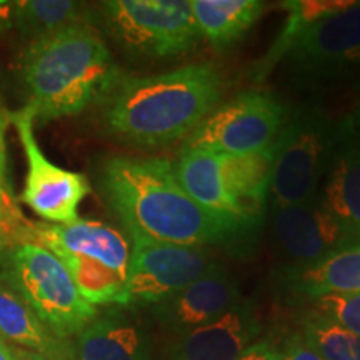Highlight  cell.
<instances>
[{
	"instance_id": "7",
	"label": "cell",
	"mask_w": 360,
	"mask_h": 360,
	"mask_svg": "<svg viewBox=\"0 0 360 360\" xmlns=\"http://www.w3.org/2000/svg\"><path fill=\"white\" fill-rule=\"evenodd\" d=\"M97 17L115 42L135 56L177 57L199 40L191 0H109Z\"/></svg>"
},
{
	"instance_id": "20",
	"label": "cell",
	"mask_w": 360,
	"mask_h": 360,
	"mask_svg": "<svg viewBox=\"0 0 360 360\" xmlns=\"http://www.w3.org/2000/svg\"><path fill=\"white\" fill-rule=\"evenodd\" d=\"M0 339L47 360H77L70 340L62 339L19 295L0 283Z\"/></svg>"
},
{
	"instance_id": "9",
	"label": "cell",
	"mask_w": 360,
	"mask_h": 360,
	"mask_svg": "<svg viewBox=\"0 0 360 360\" xmlns=\"http://www.w3.org/2000/svg\"><path fill=\"white\" fill-rule=\"evenodd\" d=\"M289 117L285 103L269 94L242 92L219 103L187 135L182 148L219 155H244L264 150L277 139Z\"/></svg>"
},
{
	"instance_id": "2",
	"label": "cell",
	"mask_w": 360,
	"mask_h": 360,
	"mask_svg": "<svg viewBox=\"0 0 360 360\" xmlns=\"http://www.w3.org/2000/svg\"><path fill=\"white\" fill-rule=\"evenodd\" d=\"M222 80L209 64L119 79L103 107V125L120 142L157 148L186 139L219 105Z\"/></svg>"
},
{
	"instance_id": "32",
	"label": "cell",
	"mask_w": 360,
	"mask_h": 360,
	"mask_svg": "<svg viewBox=\"0 0 360 360\" xmlns=\"http://www.w3.org/2000/svg\"><path fill=\"white\" fill-rule=\"evenodd\" d=\"M0 107H2V102H0Z\"/></svg>"
},
{
	"instance_id": "17",
	"label": "cell",
	"mask_w": 360,
	"mask_h": 360,
	"mask_svg": "<svg viewBox=\"0 0 360 360\" xmlns=\"http://www.w3.org/2000/svg\"><path fill=\"white\" fill-rule=\"evenodd\" d=\"M77 360H150L146 330L120 312L97 315L74 342Z\"/></svg>"
},
{
	"instance_id": "21",
	"label": "cell",
	"mask_w": 360,
	"mask_h": 360,
	"mask_svg": "<svg viewBox=\"0 0 360 360\" xmlns=\"http://www.w3.org/2000/svg\"><path fill=\"white\" fill-rule=\"evenodd\" d=\"M197 32L214 49L231 47L262 17L259 0H191Z\"/></svg>"
},
{
	"instance_id": "15",
	"label": "cell",
	"mask_w": 360,
	"mask_h": 360,
	"mask_svg": "<svg viewBox=\"0 0 360 360\" xmlns=\"http://www.w3.org/2000/svg\"><path fill=\"white\" fill-rule=\"evenodd\" d=\"M262 332L255 305L240 299L217 321L175 339L169 360H236Z\"/></svg>"
},
{
	"instance_id": "8",
	"label": "cell",
	"mask_w": 360,
	"mask_h": 360,
	"mask_svg": "<svg viewBox=\"0 0 360 360\" xmlns=\"http://www.w3.org/2000/svg\"><path fill=\"white\" fill-rule=\"evenodd\" d=\"M277 47L287 53L292 72L310 82L360 74V2L310 24L290 15Z\"/></svg>"
},
{
	"instance_id": "16",
	"label": "cell",
	"mask_w": 360,
	"mask_h": 360,
	"mask_svg": "<svg viewBox=\"0 0 360 360\" xmlns=\"http://www.w3.org/2000/svg\"><path fill=\"white\" fill-rule=\"evenodd\" d=\"M174 169L187 195L205 212L220 220L238 237H245L254 231L225 187L219 154L182 148Z\"/></svg>"
},
{
	"instance_id": "14",
	"label": "cell",
	"mask_w": 360,
	"mask_h": 360,
	"mask_svg": "<svg viewBox=\"0 0 360 360\" xmlns=\"http://www.w3.org/2000/svg\"><path fill=\"white\" fill-rule=\"evenodd\" d=\"M321 200L360 242V102L337 122Z\"/></svg>"
},
{
	"instance_id": "10",
	"label": "cell",
	"mask_w": 360,
	"mask_h": 360,
	"mask_svg": "<svg viewBox=\"0 0 360 360\" xmlns=\"http://www.w3.org/2000/svg\"><path fill=\"white\" fill-rule=\"evenodd\" d=\"M127 281L119 304L122 307L159 305L204 276L214 262L205 247L159 242L129 233Z\"/></svg>"
},
{
	"instance_id": "25",
	"label": "cell",
	"mask_w": 360,
	"mask_h": 360,
	"mask_svg": "<svg viewBox=\"0 0 360 360\" xmlns=\"http://www.w3.org/2000/svg\"><path fill=\"white\" fill-rule=\"evenodd\" d=\"M312 302L314 310L360 337V294H328Z\"/></svg>"
},
{
	"instance_id": "3",
	"label": "cell",
	"mask_w": 360,
	"mask_h": 360,
	"mask_svg": "<svg viewBox=\"0 0 360 360\" xmlns=\"http://www.w3.org/2000/svg\"><path fill=\"white\" fill-rule=\"evenodd\" d=\"M22 79L35 120L49 122L105 101L120 75L101 34L80 24L27 45Z\"/></svg>"
},
{
	"instance_id": "18",
	"label": "cell",
	"mask_w": 360,
	"mask_h": 360,
	"mask_svg": "<svg viewBox=\"0 0 360 360\" xmlns=\"http://www.w3.org/2000/svg\"><path fill=\"white\" fill-rule=\"evenodd\" d=\"M281 277L287 290L309 300L328 294H360V244L337 250L317 262L287 265Z\"/></svg>"
},
{
	"instance_id": "27",
	"label": "cell",
	"mask_w": 360,
	"mask_h": 360,
	"mask_svg": "<svg viewBox=\"0 0 360 360\" xmlns=\"http://www.w3.org/2000/svg\"><path fill=\"white\" fill-rule=\"evenodd\" d=\"M236 360H282V349L270 339L255 340Z\"/></svg>"
},
{
	"instance_id": "23",
	"label": "cell",
	"mask_w": 360,
	"mask_h": 360,
	"mask_svg": "<svg viewBox=\"0 0 360 360\" xmlns=\"http://www.w3.org/2000/svg\"><path fill=\"white\" fill-rule=\"evenodd\" d=\"M300 334L322 360H360V337L317 310L302 319Z\"/></svg>"
},
{
	"instance_id": "19",
	"label": "cell",
	"mask_w": 360,
	"mask_h": 360,
	"mask_svg": "<svg viewBox=\"0 0 360 360\" xmlns=\"http://www.w3.org/2000/svg\"><path fill=\"white\" fill-rule=\"evenodd\" d=\"M276 150L274 141L252 154L220 155L225 187L252 229H257L267 209Z\"/></svg>"
},
{
	"instance_id": "4",
	"label": "cell",
	"mask_w": 360,
	"mask_h": 360,
	"mask_svg": "<svg viewBox=\"0 0 360 360\" xmlns=\"http://www.w3.org/2000/svg\"><path fill=\"white\" fill-rule=\"evenodd\" d=\"M24 240L51 250L92 305L119 304L127 281L130 244L122 232L97 220L29 222ZM22 240V242H24Z\"/></svg>"
},
{
	"instance_id": "31",
	"label": "cell",
	"mask_w": 360,
	"mask_h": 360,
	"mask_svg": "<svg viewBox=\"0 0 360 360\" xmlns=\"http://www.w3.org/2000/svg\"><path fill=\"white\" fill-rule=\"evenodd\" d=\"M0 27H2V19H0Z\"/></svg>"
},
{
	"instance_id": "22",
	"label": "cell",
	"mask_w": 360,
	"mask_h": 360,
	"mask_svg": "<svg viewBox=\"0 0 360 360\" xmlns=\"http://www.w3.org/2000/svg\"><path fill=\"white\" fill-rule=\"evenodd\" d=\"M12 24L29 44L64 30L67 27L94 22V11L84 2L74 0H24L8 2Z\"/></svg>"
},
{
	"instance_id": "28",
	"label": "cell",
	"mask_w": 360,
	"mask_h": 360,
	"mask_svg": "<svg viewBox=\"0 0 360 360\" xmlns=\"http://www.w3.org/2000/svg\"><path fill=\"white\" fill-rule=\"evenodd\" d=\"M12 349H13V354H15V359L17 360H47L45 357H42V355L29 352V350L13 347V345H12Z\"/></svg>"
},
{
	"instance_id": "26",
	"label": "cell",
	"mask_w": 360,
	"mask_h": 360,
	"mask_svg": "<svg viewBox=\"0 0 360 360\" xmlns=\"http://www.w3.org/2000/svg\"><path fill=\"white\" fill-rule=\"evenodd\" d=\"M282 360H322L309 347L300 332L292 334L282 349Z\"/></svg>"
},
{
	"instance_id": "11",
	"label": "cell",
	"mask_w": 360,
	"mask_h": 360,
	"mask_svg": "<svg viewBox=\"0 0 360 360\" xmlns=\"http://www.w3.org/2000/svg\"><path fill=\"white\" fill-rule=\"evenodd\" d=\"M8 124L15 127L27 160L25 184L19 200L42 222L70 224L79 220V205L90 192L87 177L58 167L47 159L34 132L32 105L25 103L20 109L8 112Z\"/></svg>"
},
{
	"instance_id": "13",
	"label": "cell",
	"mask_w": 360,
	"mask_h": 360,
	"mask_svg": "<svg viewBox=\"0 0 360 360\" xmlns=\"http://www.w3.org/2000/svg\"><path fill=\"white\" fill-rule=\"evenodd\" d=\"M240 299L236 278L222 264L214 260L204 276L155 305L154 314L160 327L177 339L217 321Z\"/></svg>"
},
{
	"instance_id": "1",
	"label": "cell",
	"mask_w": 360,
	"mask_h": 360,
	"mask_svg": "<svg viewBox=\"0 0 360 360\" xmlns=\"http://www.w3.org/2000/svg\"><path fill=\"white\" fill-rule=\"evenodd\" d=\"M101 186L127 233L191 247L229 244L238 237L187 195L164 157H112L102 167Z\"/></svg>"
},
{
	"instance_id": "5",
	"label": "cell",
	"mask_w": 360,
	"mask_h": 360,
	"mask_svg": "<svg viewBox=\"0 0 360 360\" xmlns=\"http://www.w3.org/2000/svg\"><path fill=\"white\" fill-rule=\"evenodd\" d=\"M0 283L20 297L53 334L69 340L97 317L69 270L51 250L17 242L0 252Z\"/></svg>"
},
{
	"instance_id": "30",
	"label": "cell",
	"mask_w": 360,
	"mask_h": 360,
	"mask_svg": "<svg viewBox=\"0 0 360 360\" xmlns=\"http://www.w3.org/2000/svg\"><path fill=\"white\" fill-rule=\"evenodd\" d=\"M4 249H6V245H4V244H0V252H2Z\"/></svg>"
},
{
	"instance_id": "29",
	"label": "cell",
	"mask_w": 360,
	"mask_h": 360,
	"mask_svg": "<svg viewBox=\"0 0 360 360\" xmlns=\"http://www.w3.org/2000/svg\"><path fill=\"white\" fill-rule=\"evenodd\" d=\"M0 360H17L12 345L2 339H0Z\"/></svg>"
},
{
	"instance_id": "24",
	"label": "cell",
	"mask_w": 360,
	"mask_h": 360,
	"mask_svg": "<svg viewBox=\"0 0 360 360\" xmlns=\"http://www.w3.org/2000/svg\"><path fill=\"white\" fill-rule=\"evenodd\" d=\"M8 110L0 107V244L12 245L24 240L29 220L22 214L17 199L13 197L12 184L8 179L7 127Z\"/></svg>"
},
{
	"instance_id": "12",
	"label": "cell",
	"mask_w": 360,
	"mask_h": 360,
	"mask_svg": "<svg viewBox=\"0 0 360 360\" xmlns=\"http://www.w3.org/2000/svg\"><path fill=\"white\" fill-rule=\"evenodd\" d=\"M272 231L290 265L317 262L360 242L323 205L321 197L272 210Z\"/></svg>"
},
{
	"instance_id": "6",
	"label": "cell",
	"mask_w": 360,
	"mask_h": 360,
	"mask_svg": "<svg viewBox=\"0 0 360 360\" xmlns=\"http://www.w3.org/2000/svg\"><path fill=\"white\" fill-rule=\"evenodd\" d=\"M337 122L315 103L290 112L276 139L269 202L274 209L317 197L335 143Z\"/></svg>"
}]
</instances>
